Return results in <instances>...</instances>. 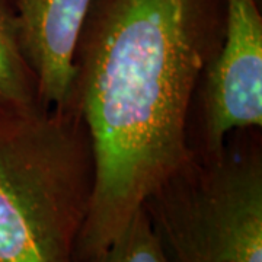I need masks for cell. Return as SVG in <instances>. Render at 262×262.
Instances as JSON below:
<instances>
[{
  "label": "cell",
  "instance_id": "cell-2",
  "mask_svg": "<svg viewBox=\"0 0 262 262\" xmlns=\"http://www.w3.org/2000/svg\"><path fill=\"white\" fill-rule=\"evenodd\" d=\"M92 188L91 141L70 106L0 110V262H75Z\"/></svg>",
  "mask_w": 262,
  "mask_h": 262
},
{
  "label": "cell",
  "instance_id": "cell-5",
  "mask_svg": "<svg viewBox=\"0 0 262 262\" xmlns=\"http://www.w3.org/2000/svg\"><path fill=\"white\" fill-rule=\"evenodd\" d=\"M92 2L10 0L20 50L46 106L69 105L76 48Z\"/></svg>",
  "mask_w": 262,
  "mask_h": 262
},
{
  "label": "cell",
  "instance_id": "cell-7",
  "mask_svg": "<svg viewBox=\"0 0 262 262\" xmlns=\"http://www.w3.org/2000/svg\"><path fill=\"white\" fill-rule=\"evenodd\" d=\"M84 262H169L144 207L103 251Z\"/></svg>",
  "mask_w": 262,
  "mask_h": 262
},
{
  "label": "cell",
  "instance_id": "cell-6",
  "mask_svg": "<svg viewBox=\"0 0 262 262\" xmlns=\"http://www.w3.org/2000/svg\"><path fill=\"white\" fill-rule=\"evenodd\" d=\"M39 103L35 79L19 44L10 0H0V110Z\"/></svg>",
  "mask_w": 262,
  "mask_h": 262
},
{
  "label": "cell",
  "instance_id": "cell-3",
  "mask_svg": "<svg viewBox=\"0 0 262 262\" xmlns=\"http://www.w3.org/2000/svg\"><path fill=\"white\" fill-rule=\"evenodd\" d=\"M143 207L169 262H262L259 146L194 150Z\"/></svg>",
  "mask_w": 262,
  "mask_h": 262
},
{
  "label": "cell",
  "instance_id": "cell-1",
  "mask_svg": "<svg viewBox=\"0 0 262 262\" xmlns=\"http://www.w3.org/2000/svg\"><path fill=\"white\" fill-rule=\"evenodd\" d=\"M226 0H94L69 105L83 122L94 188L75 262L103 251L192 158L188 117L222 44Z\"/></svg>",
  "mask_w": 262,
  "mask_h": 262
},
{
  "label": "cell",
  "instance_id": "cell-4",
  "mask_svg": "<svg viewBox=\"0 0 262 262\" xmlns=\"http://www.w3.org/2000/svg\"><path fill=\"white\" fill-rule=\"evenodd\" d=\"M204 76L201 151L211 153L233 131L262 125V16L256 0H226L222 44Z\"/></svg>",
  "mask_w": 262,
  "mask_h": 262
}]
</instances>
